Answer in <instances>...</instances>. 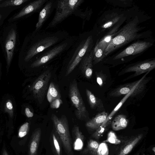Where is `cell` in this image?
Returning <instances> with one entry per match:
<instances>
[{"label":"cell","instance_id":"ac0fdd59","mask_svg":"<svg viewBox=\"0 0 155 155\" xmlns=\"http://www.w3.org/2000/svg\"><path fill=\"white\" fill-rule=\"evenodd\" d=\"M41 130L37 128L33 132L30 141L29 147L28 155H36L40 141Z\"/></svg>","mask_w":155,"mask_h":155},{"label":"cell","instance_id":"2e32d148","mask_svg":"<svg viewBox=\"0 0 155 155\" xmlns=\"http://www.w3.org/2000/svg\"><path fill=\"white\" fill-rule=\"evenodd\" d=\"M118 23L114 26L112 29L99 41L97 42L95 45L101 48L104 51L117 33L118 29L121 25Z\"/></svg>","mask_w":155,"mask_h":155},{"label":"cell","instance_id":"f546056e","mask_svg":"<svg viewBox=\"0 0 155 155\" xmlns=\"http://www.w3.org/2000/svg\"><path fill=\"white\" fill-rule=\"evenodd\" d=\"M29 128V124L28 122H26L23 124L20 128L18 134L20 137L25 136L27 134Z\"/></svg>","mask_w":155,"mask_h":155},{"label":"cell","instance_id":"7402d4cb","mask_svg":"<svg viewBox=\"0 0 155 155\" xmlns=\"http://www.w3.org/2000/svg\"><path fill=\"white\" fill-rule=\"evenodd\" d=\"M142 137L143 135L140 134L133 138L122 147L117 155H127L129 153Z\"/></svg>","mask_w":155,"mask_h":155},{"label":"cell","instance_id":"ffe728a7","mask_svg":"<svg viewBox=\"0 0 155 155\" xmlns=\"http://www.w3.org/2000/svg\"><path fill=\"white\" fill-rule=\"evenodd\" d=\"M47 99L50 104L54 101L61 100V96L58 85L53 82L50 83L47 94Z\"/></svg>","mask_w":155,"mask_h":155},{"label":"cell","instance_id":"8d00e7d4","mask_svg":"<svg viewBox=\"0 0 155 155\" xmlns=\"http://www.w3.org/2000/svg\"><path fill=\"white\" fill-rule=\"evenodd\" d=\"M1 15H0V19H1Z\"/></svg>","mask_w":155,"mask_h":155},{"label":"cell","instance_id":"52a82bcc","mask_svg":"<svg viewBox=\"0 0 155 155\" xmlns=\"http://www.w3.org/2000/svg\"><path fill=\"white\" fill-rule=\"evenodd\" d=\"M68 96L72 105L76 109L75 114L76 117L81 120L86 119L88 116L87 112L75 79L70 84Z\"/></svg>","mask_w":155,"mask_h":155},{"label":"cell","instance_id":"d4e9b609","mask_svg":"<svg viewBox=\"0 0 155 155\" xmlns=\"http://www.w3.org/2000/svg\"><path fill=\"white\" fill-rule=\"evenodd\" d=\"M105 57L104 51L101 48L95 45L94 49L93 64H95L101 61Z\"/></svg>","mask_w":155,"mask_h":155},{"label":"cell","instance_id":"4dcf8cb0","mask_svg":"<svg viewBox=\"0 0 155 155\" xmlns=\"http://www.w3.org/2000/svg\"><path fill=\"white\" fill-rule=\"evenodd\" d=\"M97 155H108V150L107 145L102 143L99 145L97 151Z\"/></svg>","mask_w":155,"mask_h":155},{"label":"cell","instance_id":"6da1fadb","mask_svg":"<svg viewBox=\"0 0 155 155\" xmlns=\"http://www.w3.org/2000/svg\"><path fill=\"white\" fill-rule=\"evenodd\" d=\"M33 42L29 48L24 60L29 61L35 56L60 43L69 36L64 31H48L40 30L36 32Z\"/></svg>","mask_w":155,"mask_h":155},{"label":"cell","instance_id":"9a60e30c","mask_svg":"<svg viewBox=\"0 0 155 155\" xmlns=\"http://www.w3.org/2000/svg\"><path fill=\"white\" fill-rule=\"evenodd\" d=\"M16 39V32L12 29L8 33L5 44V50L7 53V66L9 67L12 61L15 47Z\"/></svg>","mask_w":155,"mask_h":155},{"label":"cell","instance_id":"d590c367","mask_svg":"<svg viewBox=\"0 0 155 155\" xmlns=\"http://www.w3.org/2000/svg\"><path fill=\"white\" fill-rule=\"evenodd\" d=\"M152 150L153 151L154 153L155 152V147H154L152 149Z\"/></svg>","mask_w":155,"mask_h":155},{"label":"cell","instance_id":"74e56055","mask_svg":"<svg viewBox=\"0 0 155 155\" xmlns=\"http://www.w3.org/2000/svg\"><path fill=\"white\" fill-rule=\"evenodd\" d=\"M2 0H0V1H2Z\"/></svg>","mask_w":155,"mask_h":155},{"label":"cell","instance_id":"83f0119b","mask_svg":"<svg viewBox=\"0 0 155 155\" xmlns=\"http://www.w3.org/2000/svg\"><path fill=\"white\" fill-rule=\"evenodd\" d=\"M28 1V0L5 1L0 4V8L5 7L8 6L19 5Z\"/></svg>","mask_w":155,"mask_h":155},{"label":"cell","instance_id":"5b68a950","mask_svg":"<svg viewBox=\"0 0 155 155\" xmlns=\"http://www.w3.org/2000/svg\"><path fill=\"white\" fill-rule=\"evenodd\" d=\"M84 0H56L54 15L46 30L54 28L70 15L74 14Z\"/></svg>","mask_w":155,"mask_h":155},{"label":"cell","instance_id":"e0dca14e","mask_svg":"<svg viewBox=\"0 0 155 155\" xmlns=\"http://www.w3.org/2000/svg\"><path fill=\"white\" fill-rule=\"evenodd\" d=\"M107 113L103 111L97 114L95 116L86 123L87 127L96 130L105 121L108 116Z\"/></svg>","mask_w":155,"mask_h":155},{"label":"cell","instance_id":"e575fe53","mask_svg":"<svg viewBox=\"0 0 155 155\" xmlns=\"http://www.w3.org/2000/svg\"><path fill=\"white\" fill-rule=\"evenodd\" d=\"M2 155H8L6 150L5 149L3 150Z\"/></svg>","mask_w":155,"mask_h":155},{"label":"cell","instance_id":"9c48e42d","mask_svg":"<svg viewBox=\"0 0 155 155\" xmlns=\"http://www.w3.org/2000/svg\"><path fill=\"white\" fill-rule=\"evenodd\" d=\"M147 72L140 79L134 82L126 84L117 87L110 94L111 97H117L126 95L130 91L134 92L136 95L142 92L145 88L147 84L150 80L146 78Z\"/></svg>","mask_w":155,"mask_h":155},{"label":"cell","instance_id":"7a4b0ae2","mask_svg":"<svg viewBox=\"0 0 155 155\" xmlns=\"http://www.w3.org/2000/svg\"><path fill=\"white\" fill-rule=\"evenodd\" d=\"M93 42L92 35L79 34L65 57L67 61L65 76L70 74L80 64L85 55L91 50Z\"/></svg>","mask_w":155,"mask_h":155},{"label":"cell","instance_id":"30bf717a","mask_svg":"<svg viewBox=\"0 0 155 155\" xmlns=\"http://www.w3.org/2000/svg\"><path fill=\"white\" fill-rule=\"evenodd\" d=\"M155 68V60L154 59L144 61L131 65L125 68L122 71V74L134 72V74L131 75L124 81L139 76L145 73L150 72Z\"/></svg>","mask_w":155,"mask_h":155},{"label":"cell","instance_id":"7c38bea8","mask_svg":"<svg viewBox=\"0 0 155 155\" xmlns=\"http://www.w3.org/2000/svg\"><path fill=\"white\" fill-rule=\"evenodd\" d=\"M56 0H48L39 12L38 21L35 25V32L40 30L45 22L55 8Z\"/></svg>","mask_w":155,"mask_h":155},{"label":"cell","instance_id":"f1b7e54d","mask_svg":"<svg viewBox=\"0 0 155 155\" xmlns=\"http://www.w3.org/2000/svg\"><path fill=\"white\" fill-rule=\"evenodd\" d=\"M104 141L115 144H120L121 142L120 140L117 138L115 133L112 131L108 133L107 139Z\"/></svg>","mask_w":155,"mask_h":155},{"label":"cell","instance_id":"836d02e7","mask_svg":"<svg viewBox=\"0 0 155 155\" xmlns=\"http://www.w3.org/2000/svg\"><path fill=\"white\" fill-rule=\"evenodd\" d=\"M25 112L26 115L28 117H32L33 116V113L30 111V109L28 107L25 108Z\"/></svg>","mask_w":155,"mask_h":155},{"label":"cell","instance_id":"d6a6232c","mask_svg":"<svg viewBox=\"0 0 155 155\" xmlns=\"http://www.w3.org/2000/svg\"><path fill=\"white\" fill-rule=\"evenodd\" d=\"M97 74V81L100 86H102L105 81L104 75L101 72H99Z\"/></svg>","mask_w":155,"mask_h":155},{"label":"cell","instance_id":"ba28073f","mask_svg":"<svg viewBox=\"0 0 155 155\" xmlns=\"http://www.w3.org/2000/svg\"><path fill=\"white\" fill-rule=\"evenodd\" d=\"M51 77L50 70L45 71L34 81L31 86L30 90L35 98L41 104L48 91V84Z\"/></svg>","mask_w":155,"mask_h":155},{"label":"cell","instance_id":"484cf974","mask_svg":"<svg viewBox=\"0 0 155 155\" xmlns=\"http://www.w3.org/2000/svg\"><path fill=\"white\" fill-rule=\"evenodd\" d=\"M56 133L55 131L54 133L52 134V138L53 147L56 155H61V144L58 137L56 135Z\"/></svg>","mask_w":155,"mask_h":155},{"label":"cell","instance_id":"cb8c5ba5","mask_svg":"<svg viewBox=\"0 0 155 155\" xmlns=\"http://www.w3.org/2000/svg\"><path fill=\"white\" fill-rule=\"evenodd\" d=\"M121 18V17L116 13L111 14L109 15V17H107L101 27L106 29L113 26L119 21Z\"/></svg>","mask_w":155,"mask_h":155},{"label":"cell","instance_id":"5bb4252c","mask_svg":"<svg viewBox=\"0 0 155 155\" xmlns=\"http://www.w3.org/2000/svg\"><path fill=\"white\" fill-rule=\"evenodd\" d=\"M48 0H37L33 1L24 7L17 15L13 19L22 17L33 12H40Z\"/></svg>","mask_w":155,"mask_h":155},{"label":"cell","instance_id":"1f68e13d","mask_svg":"<svg viewBox=\"0 0 155 155\" xmlns=\"http://www.w3.org/2000/svg\"><path fill=\"white\" fill-rule=\"evenodd\" d=\"M5 111L7 112L11 117L13 115V108L11 100H8L6 101L5 106Z\"/></svg>","mask_w":155,"mask_h":155},{"label":"cell","instance_id":"4316f807","mask_svg":"<svg viewBox=\"0 0 155 155\" xmlns=\"http://www.w3.org/2000/svg\"><path fill=\"white\" fill-rule=\"evenodd\" d=\"M99 145V143L97 141L91 139L87 142V150L92 155H97Z\"/></svg>","mask_w":155,"mask_h":155},{"label":"cell","instance_id":"277c9868","mask_svg":"<svg viewBox=\"0 0 155 155\" xmlns=\"http://www.w3.org/2000/svg\"><path fill=\"white\" fill-rule=\"evenodd\" d=\"M78 37V36H69L60 43L48 48L47 51L39 54L31 64V67L39 68L60 56L71 48Z\"/></svg>","mask_w":155,"mask_h":155},{"label":"cell","instance_id":"d6986e66","mask_svg":"<svg viewBox=\"0 0 155 155\" xmlns=\"http://www.w3.org/2000/svg\"><path fill=\"white\" fill-rule=\"evenodd\" d=\"M74 140L73 148L75 150H81L83 147L84 137L79 127L77 125L74 126L72 130Z\"/></svg>","mask_w":155,"mask_h":155},{"label":"cell","instance_id":"8992f818","mask_svg":"<svg viewBox=\"0 0 155 155\" xmlns=\"http://www.w3.org/2000/svg\"><path fill=\"white\" fill-rule=\"evenodd\" d=\"M51 119L55 130L59 137L67 155H74L67 117L64 115L59 117L53 114L51 115Z\"/></svg>","mask_w":155,"mask_h":155},{"label":"cell","instance_id":"4fadbf2b","mask_svg":"<svg viewBox=\"0 0 155 155\" xmlns=\"http://www.w3.org/2000/svg\"><path fill=\"white\" fill-rule=\"evenodd\" d=\"M94 49H92L86 54L81 59L79 64V69L83 75L87 79L92 77L93 69V58Z\"/></svg>","mask_w":155,"mask_h":155},{"label":"cell","instance_id":"44dd1931","mask_svg":"<svg viewBox=\"0 0 155 155\" xmlns=\"http://www.w3.org/2000/svg\"><path fill=\"white\" fill-rule=\"evenodd\" d=\"M129 121L126 116L124 115H119L115 117L111 123L113 129L118 131L127 127Z\"/></svg>","mask_w":155,"mask_h":155},{"label":"cell","instance_id":"603a6c76","mask_svg":"<svg viewBox=\"0 0 155 155\" xmlns=\"http://www.w3.org/2000/svg\"><path fill=\"white\" fill-rule=\"evenodd\" d=\"M86 93L89 104L91 108L101 109L103 105L101 100L96 97L91 91L88 89L86 90Z\"/></svg>","mask_w":155,"mask_h":155},{"label":"cell","instance_id":"8fae6325","mask_svg":"<svg viewBox=\"0 0 155 155\" xmlns=\"http://www.w3.org/2000/svg\"><path fill=\"white\" fill-rule=\"evenodd\" d=\"M153 45L150 42L144 41H138L127 47L118 54L114 58V60L122 58L130 55H134L140 53L146 50Z\"/></svg>","mask_w":155,"mask_h":155},{"label":"cell","instance_id":"3957f363","mask_svg":"<svg viewBox=\"0 0 155 155\" xmlns=\"http://www.w3.org/2000/svg\"><path fill=\"white\" fill-rule=\"evenodd\" d=\"M139 22L138 18L136 17L118 31L105 49V56L120 47L142 37V34L139 33L142 29L138 26Z\"/></svg>","mask_w":155,"mask_h":155}]
</instances>
